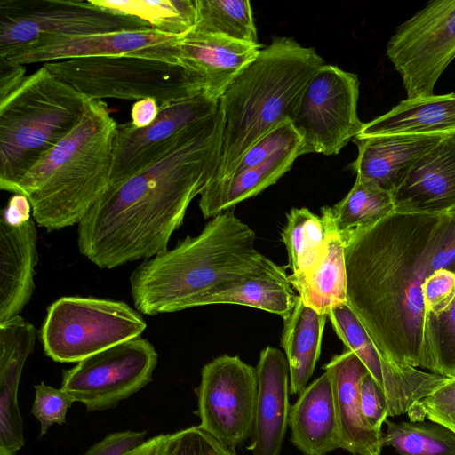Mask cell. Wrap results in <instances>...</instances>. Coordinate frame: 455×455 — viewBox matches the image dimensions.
Returning a JSON list of instances; mask_svg holds the SVG:
<instances>
[{"instance_id":"obj_1","label":"cell","mask_w":455,"mask_h":455,"mask_svg":"<svg viewBox=\"0 0 455 455\" xmlns=\"http://www.w3.org/2000/svg\"><path fill=\"white\" fill-rule=\"evenodd\" d=\"M345 239L347 301L381 356L433 371L422 286L455 272V212H392Z\"/></svg>"},{"instance_id":"obj_2","label":"cell","mask_w":455,"mask_h":455,"mask_svg":"<svg viewBox=\"0 0 455 455\" xmlns=\"http://www.w3.org/2000/svg\"><path fill=\"white\" fill-rule=\"evenodd\" d=\"M221 140L218 108L162 158L108 188L77 224L80 253L111 269L167 251L188 205L215 173Z\"/></svg>"},{"instance_id":"obj_3","label":"cell","mask_w":455,"mask_h":455,"mask_svg":"<svg viewBox=\"0 0 455 455\" xmlns=\"http://www.w3.org/2000/svg\"><path fill=\"white\" fill-rule=\"evenodd\" d=\"M255 232L233 210L225 211L196 236L144 259L130 276L136 310L155 315L196 307L216 286L260 272L274 262L255 248Z\"/></svg>"},{"instance_id":"obj_4","label":"cell","mask_w":455,"mask_h":455,"mask_svg":"<svg viewBox=\"0 0 455 455\" xmlns=\"http://www.w3.org/2000/svg\"><path fill=\"white\" fill-rule=\"evenodd\" d=\"M323 65L314 48L289 37L276 36L261 49L219 100L222 140L210 182L227 177L260 138L291 122L304 88Z\"/></svg>"},{"instance_id":"obj_5","label":"cell","mask_w":455,"mask_h":455,"mask_svg":"<svg viewBox=\"0 0 455 455\" xmlns=\"http://www.w3.org/2000/svg\"><path fill=\"white\" fill-rule=\"evenodd\" d=\"M117 124L108 105L91 100L76 127L33 165L14 194L48 231L78 224L109 187Z\"/></svg>"},{"instance_id":"obj_6","label":"cell","mask_w":455,"mask_h":455,"mask_svg":"<svg viewBox=\"0 0 455 455\" xmlns=\"http://www.w3.org/2000/svg\"><path fill=\"white\" fill-rule=\"evenodd\" d=\"M90 100L44 65L0 100V188L13 193L39 158L76 127Z\"/></svg>"},{"instance_id":"obj_7","label":"cell","mask_w":455,"mask_h":455,"mask_svg":"<svg viewBox=\"0 0 455 455\" xmlns=\"http://www.w3.org/2000/svg\"><path fill=\"white\" fill-rule=\"evenodd\" d=\"M43 65L92 100L153 99L160 105L204 94L185 68L160 60L118 55L76 58Z\"/></svg>"},{"instance_id":"obj_8","label":"cell","mask_w":455,"mask_h":455,"mask_svg":"<svg viewBox=\"0 0 455 455\" xmlns=\"http://www.w3.org/2000/svg\"><path fill=\"white\" fill-rule=\"evenodd\" d=\"M147 323L124 301L67 296L47 309L41 340L47 356L78 363L121 342L140 337Z\"/></svg>"},{"instance_id":"obj_9","label":"cell","mask_w":455,"mask_h":455,"mask_svg":"<svg viewBox=\"0 0 455 455\" xmlns=\"http://www.w3.org/2000/svg\"><path fill=\"white\" fill-rule=\"evenodd\" d=\"M151 29L137 18L105 10L90 0H2L0 55L43 36H77Z\"/></svg>"},{"instance_id":"obj_10","label":"cell","mask_w":455,"mask_h":455,"mask_svg":"<svg viewBox=\"0 0 455 455\" xmlns=\"http://www.w3.org/2000/svg\"><path fill=\"white\" fill-rule=\"evenodd\" d=\"M359 85L356 74L334 65L324 64L312 76L291 120L301 138L302 155H338L361 132Z\"/></svg>"},{"instance_id":"obj_11","label":"cell","mask_w":455,"mask_h":455,"mask_svg":"<svg viewBox=\"0 0 455 455\" xmlns=\"http://www.w3.org/2000/svg\"><path fill=\"white\" fill-rule=\"evenodd\" d=\"M386 54L407 98L434 95L437 80L455 59V0H435L400 24Z\"/></svg>"},{"instance_id":"obj_12","label":"cell","mask_w":455,"mask_h":455,"mask_svg":"<svg viewBox=\"0 0 455 455\" xmlns=\"http://www.w3.org/2000/svg\"><path fill=\"white\" fill-rule=\"evenodd\" d=\"M157 360L154 346L137 337L92 355L63 371L60 387L87 411L107 410L147 386Z\"/></svg>"},{"instance_id":"obj_13","label":"cell","mask_w":455,"mask_h":455,"mask_svg":"<svg viewBox=\"0 0 455 455\" xmlns=\"http://www.w3.org/2000/svg\"><path fill=\"white\" fill-rule=\"evenodd\" d=\"M196 393L200 427L233 451L251 436L256 368L237 355L218 356L203 367Z\"/></svg>"},{"instance_id":"obj_14","label":"cell","mask_w":455,"mask_h":455,"mask_svg":"<svg viewBox=\"0 0 455 455\" xmlns=\"http://www.w3.org/2000/svg\"><path fill=\"white\" fill-rule=\"evenodd\" d=\"M219 101L204 94L159 105L156 120L137 128L132 122L117 124L113 141L109 187H115L152 165L180 140L196 123L216 113Z\"/></svg>"},{"instance_id":"obj_15","label":"cell","mask_w":455,"mask_h":455,"mask_svg":"<svg viewBox=\"0 0 455 455\" xmlns=\"http://www.w3.org/2000/svg\"><path fill=\"white\" fill-rule=\"evenodd\" d=\"M180 36L153 29L77 36H43L0 56L21 65L118 55L138 56L173 63L172 47Z\"/></svg>"},{"instance_id":"obj_16","label":"cell","mask_w":455,"mask_h":455,"mask_svg":"<svg viewBox=\"0 0 455 455\" xmlns=\"http://www.w3.org/2000/svg\"><path fill=\"white\" fill-rule=\"evenodd\" d=\"M263 45L189 31L172 47L177 64L196 80L204 93L219 101L235 77L258 56Z\"/></svg>"},{"instance_id":"obj_17","label":"cell","mask_w":455,"mask_h":455,"mask_svg":"<svg viewBox=\"0 0 455 455\" xmlns=\"http://www.w3.org/2000/svg\"><path fill=\"white\" fill-rule=\"evenodd\" d=\"M395 212H455V132L445 135L412 167L392 194Z\"/></svg>"},{"instance_id":"obj_18","label":"cell","mask_w":455,"mask_h":455,"mask_svg":"<svg viewBox=\"0 0 455 455\" xmlns=\"http://www.w3.org/2000/svg\"><path fill=\"white\" fill-rule=\"evenodd\" d=\"M256 371L258 393L248 450L252 455H280L291 409L285 355L278 348L265 347L260 352Z\"/></svg>"},{"instance_id":"obj_19","label":"cell","mask_w":455,"mask_h":455,"mask_svg":"<svg viewBox=\"0 0 455 455\" xmlns=\"http://www.w3.org/2000/svg\"><path fill=\"white\" fill-rule=\"evenodd\" d=\"M331 380L339 432V449L352 455H381L382 431L364 417L360 403L362 379L369 372L363 362L346 349L324 367Z\"/></svg>"},{"instance_id":"obj_20","label":"cell","mask_w":455,"mask_h":455,"mask_svg":"<svg viewBox=\"0 0 455 455\" xmlns=\"http://www.w3.org/2000/svg\"><path fill=\"white\" fill-rule=\"evenodd\" d=\"M34 219L0 220V323L20 315L34 290L37 262Z\"/></svg>"},{"instance_id":"obj_21","label":"cell","mask_w":455,"mask_h":455,"mask_svg":"<svg viewBox=\"0 0 455 455\" xmlns=\"http://www.w3.org/2000/svg\"><path fill=\"white\" fill-rule=\"evenodd\" d=\"M445 135L380 134L357 136L358 154L351 164L356 176L393 194L416 163Z\"/></svg>"},{"instance_id":"obj_22","label":"cell","mask_w":455,"mask_h":455,"mask_svg":"<svg viewBox=\"0 0 455 455\" xmlns=\"http://www.w3.org/2000/svg\"><path fill=\"white\" fill-rule=\"evenodd\" d=\"M36 339L35 326L20 315L0 323V455H16L24 445L17 395Z\"/></svg>"},{"instance_id":"obj_23","label":"cell","mask_w":455,"mask_h":455,"mask_svg":"<svg viewBox=\"0 0 455 455\" xmlns=\"http://www.w3.org/2000/svg\"><path fill=\"white\" fill-rule=\"evenodd\" d=\"M288 427L291 443L305 455H326L339 448L333 388L326 371L299 394Z\"/></svg>"},{"instance_id":"obj_24","label":"cell","mask_w":455,"mask_h":455,"mask_svg":"<svg viewBox=\"0 0 455 455\" xmlns=\"http://www.w3.org/2000/svg\"><path fill=\"white\" fill-rule=\"evenodd\" d=\"M299 295L293 290L285 267L273 263L269 267L223 283L204 296L196 307L235 304L251 307L286 317L295 307Z\"/></svg>"},{"instance_id":"obj_25","label":"cell","mask_w":455,"mask_h":455,"mask_svg":"<svg viewBox=\"0 0 455 455\" xmlns=\"http://www.w3.org/2000/svg\"><path fill=\"white\" fill-rule=\"evenodd\" d=\"M302 155L301 141L282 149L264 163L210 182L200 194L199 208L205 219L231 210L275 184Z\"/></svg>"},{"instance_id":"obj_26","label":"cell","mask_w":455,"mask_h":455,"mask_svg":"<svg viewBox=\"0 0 455 455\" xmlns=\"http://www.w3.org/2000/svg\"><path fill=\"white\" fill-rule=\"evenodd\" d=\"M321 218L326 235L324 252L309 275L293 288L306 306L328 315L335 306L347 303L345 239L331 207H323Z\"/></svg>"},{"instance_id":"obj_27","label":"cell","mask_w":455,"mask_h":455,"mask_svg":"<svg viewBox=\"0 0 455 455\" xmlns=\"http://www.w3.org/2000/svg\"><path fill=\"white\" fill-rule=\"evenodd\" d=\"M454 132L455 92H450L428 97L406 98L388 112L364 124L357 136L447 135Z\"/></svg>"},{"instance_id":"obj_28","label":"cell","mask_w":455,"mask_h":455,"mask_svg":"<svg viewBox=\"0 0 455 455\" xmlns=\"http://www.w3.org/2000/svg\"><path fill=\"white\" fill-rule=\"evenodd\" d=\"M327 317L306 306L299 297L295 307L283 319L281 345L289 366L291 395L300 394L313 375Z\"/></svg>"},{"instance_id":"obj_29","label":"cell","mask_w":455,"mask_h":455,"mask_svg":"<svg viewBox=\"0 0 455 455\" xmlns=\"http://www.w3.org/2000/svg\"><path fill=\"white\" fill-rule=\"evenodd\" d=\"M325 228L321 216L306 207L292 208L286 215L282 240L288 255V275L292 287L301 283L325 250Z\"/></svg>"},{"instance_id":"obj_30","label":"cell","mask_w":455,"mask_h":455,"mask_svg":"<svg viewBox=\"0 0 455 455\" xmlns=\"http://www.w3.org/2000/svg\"><path fill=\"white\" fill-rule=\"evenodd\" d=\"M94 5L137 18L151 29L173 36H183L195 26V0H90Z\"/></svg>"},{"instance_id":"obj_31","label":"cell","mask_w":455,"mask_h":455,"mask_svg":"<svg viewBox=\"0 0 455 455\" xmlns=\"http://www.w3.org/2000/svg\"><path fill=\"white\" fill-rule=\"evenodd\" d=\"M196 23L192 31L259 43L249 0H195Z\"/></svg>"},{"instance_id":"obj_32","label":"cell","mask_w":455,"mask_h":455,"mask_svg":"<svg viewBox=\"0 0 455 455\" xmlns=\"http://www.w3.org/2000/svg\"><path fill=\"white\" fill-rule=\"evenodd\" d=\"M339 231L369 226L394 212L393 196L371 180L356 176L347 196L331 207Z\"/></svg>"},{"instance_id":"obj_33","label":"cell","mask_w":455,"mask_h":455,"mask_svg":"<svg viewBox=\"0 0 455 455\" xmlns=\"http://www.w3.org/2000/svg\"><path fill=\"white\" fill-rule=\"evenodd\" d=\"M382 445L400 455H455V433L435 422L386 420Z\"/></svg>"},{"instance_id":"obj_34","label":"cell","mask_w":455,"mask_h":455,"mask_svg":"<svg viewBox=\"0 0 455 455\" xmlns=\"http://www.w3.org/2000/svg\"><path fill=\"white\" fill-rule=\"evenodd\" d=\"M328 317L347 349L363 362L369 373L382 388V356L347 303L332 307Z\"/></svg>"},{"instance_id":"obj_35","label":"cell","mask_w":455,"mask_h":455,"mask_svg":"<svg viewBox=\"0 0 455 455\" xmlns=\"http://www.w3.org/2000/svg\"><path fill=\"white\" fill-rule=\"evenodd\" d=\"M427 346L433 373L455 376V299L439 315L427 314Z\"/></svg>"},{"instance_id":"obj_36","label":"cell","mask_w":455,"mask_h":455,"mask_svg":"<svg viewBox=\"0 0 455 455\" xmlns=\"http://www.w3.org/2000/svg\"><path fill=\"white\" fill-rule=\"evenodd\" d=\"M163 455H235L199 426L167 435Z\"/></svg>"},{"instance_id":"obj_37","label":"cell","mask_w":455,"mask_h":455,"mask_svg":"<svg viewBox=\"0 0 455 455\" xmlns=\"http://www.w3.org/2000/svg\"><path fill=\"white\" fill-rule=\"evenodd\" d=\"M300 141L301 138L291 122H286L254 143L228 176L260 164L278 151Z\"/></svg>"},{"instance_id":"obj_38","label":"cell","mask_w":455,"mask_h":455,"mask_svg":"<svg viewBox=\"0 0 455 455\" xmlns=\"http://www.w3.org/2000/svg\"><path fill=\"white\" fill-rule=\"evenodd\" d=\"M36 397L31 412L40 422V435H44L53 424H63L68 408L75 403L64 389L46 386L44 382L36 385Z\"/></svg>"},{"instance_id":"obj_39","label":"cell","mask_w":455,"mask_h":455,"mask_svg":"<svg viewBox=\"0 0 455 455\" xmlns=\"http://www.w3.org/2000/svg\"><path fill=\"white\" fill-rule=\"evenodd\" d=\"M430 421L441 424L455 433V376L423 398L411 411H419ZM410 411V412H411Z\"/></svg>"},{"instance_id":"obj_40","label":"cell","mask_w":455,"mask_h":455,"mask_svg":"<svg viewBox=\"0 0 455 455\" xmlns=\"http://www.w3.org/2000/svg\"><path fill=\"white\" fill-rule=\"evenodd\" d=\"M427 314L444 312L455 299V272L440 268L430 274L422 286Z\"/></svg>"},{"instance_id":"obj_41","label":"cell","mask_w":455,"mask_h":455,"mask_svg":"<svg viewBox=\"0 0 455 455\" xmlns=\"http://www.w3.org/2000/svg\"><path fill=\"white\" fill-rule=\"evenodd\" d=\"M359 396L364 417L372 427L381 430L388 417L387 397L369 372L361 380Z\"/></svg>"},{"instance_id":"obj_42","label":"cell","mask_w":455,"mask_h":455,"mask_svg":"<svg viewBox=\"0 0 455 455\" xmlns=\"http://www.w3.org/2000/svg\"><path fill=\"white\" fill-rule=\"evenodd\" d=\"M145 431H120L108 435L84 455H124L144 442Z\"/></svg>"},{"instance_id":"obj_43","label":"cell","mask_w":455,"mask_h":455,"mask_svg":"<svg viewBox=\"0 0 455 455\" xmlns=\"http://www.w3.org/2000/svg\"><path fill=\"white\" fill-rule=\"evenodd\" d=\"M24 65L8 60L0 56V100L4 99L26 78Z\"/></svg>"},{"instance_id":"obj_44","label":"cell","mask_w":455,"mask_h":455,"mask_svg":"<svg viewBox=\"0 0 455 455\" xmlns=\"http://www.w3.org/2000/svg\"><path fill=\"white\" fill-rule=\"evenodd\" d=\"M159 104L153 99L135 101L131 110L132 124L137 128L147 127L157 117Z\"/></svg>"},{"instance_id":"obj_45","label":"cell","mask_w":455,"mask_h":455,"mask_svg":"<svg viewBox=\"0 0 455 455\" xmlns=\"http://www.w3.org/2000/svg\"><path fill=\"white\" fill-rule=\"evenodd\" d=\"M167 435H159L144 441L124 455H163Z\"/></svg>"}]
</instances>
